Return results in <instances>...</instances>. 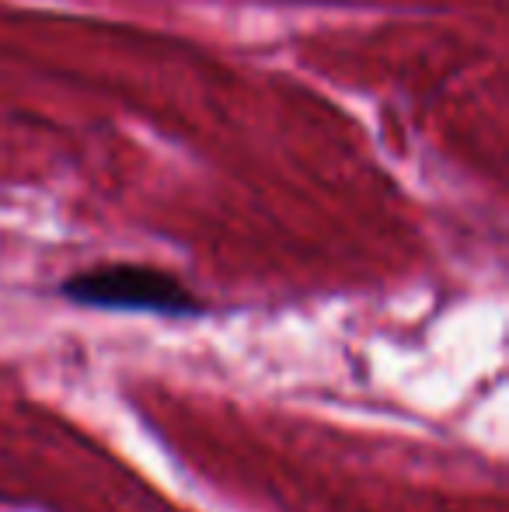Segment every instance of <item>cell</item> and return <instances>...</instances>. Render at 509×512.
<instances>
[{
  "mask_svg": "<svg viewBox=\"0 0 509 512\" xmlns=\"http://www.w3.org/2000/svg\"><path fill=\"white\" fill-rule=\"evenodd\" d=\"M60 297L77 307L95 310H136L157 317H199L203 300L175 276L136 262H112L74 272L60 283Z\"/></svg>",
  "mask_w": 509,
  "mask_h": 512,
  "instance_id": "cell-1",
  "label": "cell"
}]
</instances>
